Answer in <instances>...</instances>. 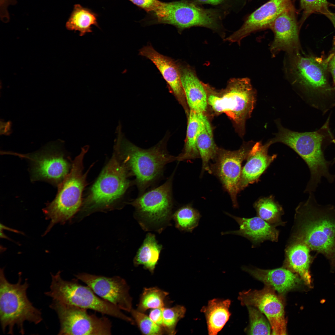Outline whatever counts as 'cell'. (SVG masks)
Returning a JSON list of instances; mask_svg holds the SVG:
<instances>
[{"label":"cell","instance_id":"cell-1","mask_svg":"<svg viewBox=\"0 0 335 335\" xmlns=\"http://www.w3.org/2000/svg\"><path fill=\"white\" fill-rule=\"evenodd\" d=\"M295 210L290 242H301L335 267V208L318 204L312 193Z\"/></svg>","mask_w":335,"mask_h":335},{"label":"cell","instance_id":"cell-2","mask_svg":"<svg viewBox=\"0 0 335 335\" xmlns=\"http://www.w3.org/2000/svg\"><path fill=\"white\" fill-rule=\"evenodd\" d=\"M329 117L319 130L311 132H298L286 128L278 120L276 121L278 132L270 140L284 144L293 150L307 164L310 172V178L306 192L315 191L322 177L330 182L334 176L329 172L330 162L325 159L323 153L327 142L332 143L334 139L329 127Z\"/></svg>","mask_w":335,"mask_h":335},{"label":"cell","instance_id":"cell-3","mask_svg":"<svg viewBox=\"0 0 335 335\" xmlns=\"http://www.w3.org/2000/svg\"><path fill=\"white\" fill-rule=\"evenodd\" d=\"M114 149L126 166L141 193H143L161 175L167 164L176 160L167 149L166 136L154 146L148 149L138 147L127 139L120 124L116 130Z\"/></svg>","mask_w":335,"mask_h":335},{"label":"cell","instance_id":"cell-4","mask_svg":"<svg viewBox=\"0 0 335 335\" xmlns=\"http://www.w3.org/2000/svg\"><path fill=\"white\" fill-rule=\"evenodd\" d=\"M330 58L303 56L299 52L291 57L290 72L304 91L302 98L324 113L335 106L333 90L328 81L327 71Z\"/></svg>","mask_w":335,"mask_h":335},{"label":"cell","instance_id":"cell-5","mask_svg":"<svg viewBox=\"0 0 335 335\" xmlns=\"http://www.w3.org/2000/svg\"><path fill=\"white\" fill-rule=\"evenodd\" d=\"M130 175L117 153L105 166L83 202L77 221L97 211H107L115 208L130 185Z\"/></svg>","mask_w":335,"mask_h":335},{"label":"cell","instance_id":"cell-6","mask_svg":"<svg viewBox=\"0 0 335 335\" xmlns=\"http://www.w3.org/2000/svg\"><path fill=\"white\" fill-rule=\"evenodd\" d=\"M203 83L207 93L208 107L214 114H226L243 136L246 122L250 117L256 101V92L250 80L232 78L226 87L221 90Z\"/></svg>","mask_w":335,"mask_h":335},{"label":"cell","instance_id":"cell-7","mask_svg":"<svg viewBox=\"0 0 335 335\" xmlns=\"http://www.w3.org/2000/svg\"><path fill=\"white\" fill-rule=\"evenodd\" d=\"M21 273L17 283L12 284L7 279L4 269L0 270V320L3 333L13 334L15 326L20 333L25 334L24 323L28 321L37 324L42 320L40 310L35 307L29 299L27 290V279L21 283Z\"/></svg>","mask_w":335,"mask_h":335},{"label":"cell","instance_id":"cell-8","mask_svg":"<svg viewBox=\"0 0 335 335\" xmlns=\"http://www.w3.org/2000/svg\"><path fill=\"white\" fill-rule=\"evenodd\" d=\"M88 150L87 146L82 148L73 162L69 172L58 185L56 198L43 209L46 218L51 221L44 235L54 225L69 221L80 210L83 203L82 193L87 185L88 172H83V162Z\"/></svg>","mask_w":335,"mask_h":335},{"label":"cell","instance_id":"cell-9","mask_svg":"<svg viewBox=\"0 0 335 335\" xmlns=\"http://www.w3.org/2000/svg\"><path fill=\"white\" fill-rule=\"evenodd\" d=\"M61 271L51 274L50 290L45 293L47 296L61 303L86 309H90L108 315L132 324L134 320L124 314L117 307L98 297L88 286L80 284L77 278L71 280L63 279Z\"/></svg>","mask_w":335,"mask_h":335},{"label":"cell","instance_id":"cell-10","mask_svg":"<svg viewBox=\"0 0 335 335\" xmlns=\"http://www.w3.org/2000/svg\"><path fill=\"white\" fill-rule=\"evenodd\" d=\"M174 174L162 185L142 194L129 203L134 207L136 217L144 230L161 231L172 217Z\"/></svg>","mask_w":335,"mask_h":335},{"label":"cell","instance_id":"cell-11","mask_svg":"<svg viewBox=\"0 0 335 335\" xmlns=\"http://www.w3.org/2000/svg\"><path fill=\"white\" fill-rule=\"evenodd\" d=\"M164 24L181 32L193 27L210 29L221 36L225 34L223 20L229 13L219 8H204L186 0L166 2Z\"/></svg>","mask_w":335,"mask_h":335},{"label":"cell","instance_id":"cell-12","mask_svg":"<svg viewBox=\"0 0 335 335\" xmlns=\"http://www.w3.org/2000/svg\"><path fill=\"white\" fill-rule=\"evenodd\" d=\"M57 314L59 335L111 334L112 323L105 317L89 314L87 309L52 300L49 306Z\"/></svg>","mask_w":335,"mask_h":335},{"label":"cell","instance_id":"cell-13","mask_svg":"<svg viewBox=\"0 0 335 335\" xmlns=\"http://www.w3.org/2000/svg\"><path fill=\"white\" fill-rule=\"evenodd\" d=\"M63 143L58 140L49 142L36 152L15 154L32 161V179L45 180L59 185L68 174L70 168L62 149Z\"/></svg>","mask_w":335,"mask_h":335},{"label":"cell","instance_id":"cell-14","mask_svg":"<svg viewBox=\"0 0 335 335\" xmlns=\"http://www.w3.org/2000/svg\"><path fill=\"white\" fill-rule=\"evenodd\" d=\"M270 286L266 285L260 290L243 291L238 299L241 305L254 306L266 316L273 335L286 334V322L284 306L281 296Z\"/></svg>","mask_w":335,"mask_h":335},{"label":"cell","instance_id":"cell-15","mask_svg":"<svg viewBox=\"0 0 335 335\" xmlns=\"http://www.w3.org/2000/svg\"><path fill=\"white\" fill-rule=\"evenodd\" d=\"M255 142L243 144L238 150L229 151L219 149L214 159L215 162L210 168L220 178L230 194L233 205L238 208L237 195L240 191L239 185L242 162L247 159Z\"/></svg>","mask_w":335,"mask_h":335},{"label":"cell","instance_id":"cell-16","mask_svg":"<svg viewBox=\"0 0 335 335\" xmlns=\"http://www.w3.org/2000/svg\"><path fill=\"white\" fill-rule=\"evenodd\" d=\"M75 276L101 298L121 310L131 311L132 299L129 293V286L124 279L118 276L108 277L85 273H79Z\"/></svg>","mask_w":335,"mask_h":335},{"label":"cell","instance_id":"cell-17","mask_svg":"<svg viewBox=\"0 0 335 335\" xmlns=\"http://www.w3.org/2000/svg\"><path fill=\"white\" fill-rule=\"evenodd\" d=\"M275 37L270 50L272 54L281 51L299 52V27L295 7L292 2L276 18L270 28Z\"/></svg>","mask_w":335,"mask_h":335},{"label":"cell","instance_id":"cell-18","mask_svg":"<svg viewBox=\"0 0 335 335\" xmlns=\"http://www.w3.org/2000/svg\"><path fill=\"white\" fill-rule=\"evenodd\" d=\"M292 2L291 0H269L249 15L241 27L225 40L240 44L251 33L270 29L277 16Z\"/></svg>","mask_w":335,"mask_h":335},{"label":"cell","instance_id":"cell-19","mask_svg":"<svg viewBox=\"0 0 335 335\" xmlns=\"http://www.w3.org/2000/svg\"><path fill=\"white\" fill-rule=\"evenodd\" d=\"M139 54L149 59L155 65L167 82L170 92L187 114L189 109L181 84L178 63L160 54L151 45L142 48L139 51Z\"/></svg>","mask_w":335,"mask_h":335},{"label":"cell","instance_id":"cell-20","mask_svg":"<svg viewBox=\"0 0 335 335\" xmlns=\"http://www.w3.org/2000/svg\"><path fill=\"white\" fill-rule=\"evenodd\" d=\"M238 224V230L222 232V235L233 234L243 236L250 240L253 247L258 245L265 241L277 242L279 231L276 226L271 224L258 217L245 218L236 217L225 212Z\"/></svg>","mask_w":335,"mask_h":335},{"label":"cell","instance_id":"cell-21","mask_svg":"<svg viewBox=\"0 0 335 335\" xmlns=\"http://www.w3.org/2000/svg\"><path fill=\"white\" fill-rule=\"evenodd\" d=\"M272 144L270 140L265 144L256 142L251 148L247 161L242 169L239 188L240 191L249 184L258 181L260 177L276 158L277 155L269 154L268 149Z\"/></svg>","mask_w":335,"mask_h":335},{"label":"cell","instance_id":"cell-22","mask_svg":"<svg viewBox=\"0 0 335 335\" xmlns=\"http://www.w3.org/2000/svg\"><path fill=\"white\" fill-rule=\"evenodd\" d=\"M243 270L256 279L270 287L280 294L297 288L302 283V279L297 274L282 267L270 270L243 266Z\"/></svg>","mask_w":335,"mask_h":335},{"label":"cell","instance_id":"cell-23","mask_svg":"<svg viewBox=\"0 0 335 335\" xmlns=\"http://www.w3.org/2000/svg\"><path fill=\"white\" fill-rule=\"evenodd\" d=\"M181 81L189 110L206 114L208 108L207 95L203 82L187 65L178 63Z\"/></svg>","mask_w":335,"mask_h":335},{"label":"cell","instance_id":"cell-24","mask_svg":"<svg viewBox=\"0 0 335 335\" xmlns=\"http://www.w3.org/2000/svg\"><path fill=\"white\" fill-rule=\"evenodd\" d=\"M305 244L301 242H290L285 250L283 267L297 274L307 286H311L310 267L315 256Z\"/></svg>","mask_w":335,"mask_h":335},{"label":"cell","instance_id":"cell-25","mask_svg":"<svg viewBox=\"0 0 335 335\" xmlns=\"http://www.w3.org/2000/svg\"><path fill=\"white\" fill-rule=\"evenodd\" d=\"M229 299H214L201 309L205 316L209 335H216L228 320L231 315Z\"/></svg>","mask_w":335,"mask_h":335},{"label":"cell","instance_id":"cell-26","mask_svg":"<svg viewBox=\"0 0 335 335\" xmlns=\"http://www.w3.org/2000/svg\"><path fill=\"white\" fill-rule=\"evenodd\" d=\"M204 114L190 109L187 115L188 122L186 138L183 151L176 157L179 161L194 159L200 157L197 147L198 136L202 127Z\"/></svg>","mask_w":335,"mask_h":335},{"label":"cell","instance_id":"cell-27","mask_svg":"<svg viewBox=\"0 0 335 335\" xmlns=\"http://www.w3.org/2000/svg\"><path fill=\"white\" fill-rule=\"evenodd\" d=\"M197 145L202 161V171L206 170L211 173L209 162L210 159H215L219 148L215 143L212 127L206 114L203 116L202 126L197 139Z\"/></svg>","mask_w":335,"mask_h":335},{"label":"cell","instance_id":"cell-28","mask_svg":"<svg viewBox=\"0 0 335 335\" xmlns=\"http://www.w3.org/2000/svg\"><path fill=\"white\" fill-rule=\"evenodd\" d=\"M162 249V246L158 243L155 235L148 233L134 257V266L142 265L144 268L153 273Z\"/></svg>","mask_w":335,"mask_h":335},{"label":"cell","instance_id":"cell-29","mask_svg":"<svg viewBox=\"0 0 335 335\" xmlns=\"http://www.w3.org/2000/svg\"><path fill=\"white\" fill-rule=\"evenodd\" d=\"M98 15L91 9L83 7L79 4L74 5L73 10L66 23L68 30L79 32L83 36L92 32V26L98 27Z\"/></svg>","mask_w":335,"mask_h":335},{"label":"cell","instance_id":"cell-30","mask_svg":"<svg viewBox=\"0 0 335 335\" xmlns=\"http://www.w3.org/2000/svg\"><path fill=\"white\" fill-rule=\"evenodd\" d=\"M253 206L257 216L268 223L276 226L285 225L281 219L284 213L283 208L273 196L259 198Z\"/></svg>","mask_w":335,"mask_h":335},{"label":"cell","instance_id":"cell-31","mask_svg":"<svg viewBox=\"0 0 335 335\" xmlns=\"http://www.w3.org/2000/svg\"><path fill=\"white\" fill-rule=\"evenodd\" d=\"M172 217L176 228L181 231L192 232L198 226L201 215L199 212L190 204L178 209Z\"/></svg>","mask_w":335,"mask_h":335},{"label":"cell","instance_id":"cell-32","mask_svg":"<svg viewBox=\"0 0 335 335\" xmlns=\"http://www.w3.org/2000/svg\"><path fill=\"white\" fill-rule=\"evenodd\" d=\"M168 293L157 287L145 288L137 310L144 313L148 309L164 307V300Z\"/></svg>","mask_w":335,"mask_h":335},{"label":"cell","instance_id":"cell-33","mask_svg":"<svg viewBox=\"0 0 335 335\" xmlns=\"http://www.w3.org/2000/svg\"><path fill=\"white\" fill-rule=\"evenodd\" d=\"M250 324L247 329L248 334L250 335H270L271 327L261 312L256 307L247 306Z\"/></svg>","mask_w":335,"mask_h":335},{"label":"cell","instance_id":"cell-34","mask_svg":"<svg viewBox=\"0 0 335 335\" xmlns=\"http://www.w3.org/2000/svg\"><path fill=\"white\" fill-rule=\"evenodd\" d=\"M186 311L185 307L181 305H177L172 308H163V328L164 332L169 335L175 334L177 324L184 317Z\"/></svg>","mask_w":335,"mask_h":335},{"label":"cell","instance_id":"cell-35","mask_svg":"<svg viewBox=\"0 0 335 335\" xmlns=\"http://www.w3.org/2000/svg\"><path fill=\"white\" fill-rule=\"evenodd\" d=\"M130 312L135 323L143 334L162 335L164 332L161 327L154 323L144 313L133 309Z\"/></svg>","mask_w":335,"mask_h":335},{"label":"cell","instance_id":"cell-36","mask_svg":"<svg viewBox=\"0 0 335 335\" xmlns=\"http://www.w3.org/2000/svg\"><path fill=\"white\" fill-rule=\"evenodd\" d=\"M201 6L208 4L224 10L229 13L238 12L243 7L245 0H186Z\"/></svg>","mask_w":335,"mask_h":335},{"label":"cell","instance_id":"cell-37","mask_svg":"<svg viewBox=\"0 0 335 335\" xmlns=\"http://www.w3.org/2000/svg\"><path fill=\"white\" fill-rule=\"evenodd\" d=\"M300 7L303 15L301 19L302 23L312 13H318L325 15L330 11L329 5L327 0H300Z\"/></svg>","mask_w":335,"mask_h":335},{"label":"cell","instance_id":"cell-38","mask_svg":"<svg viewBox=\"0 0 335 335\" xmlns=\"http://www.w3.org/2000/svg\"><path fill=\"white\" fill-rule=\"evenodd\" d=\"M139 7L151 14L155 13L161 5L159 0H128Z\"/></svg>","mask_w":335,"mask_h":335},{"label":"cell","instance_id":"cell-39","mask_svg":"<svg viewBox=\"0 0 335 335\" xmlns=\"http://www.w3.org/2000/svg\"><path fill=\"white\" fill-rule=\"evenodd\" d=\"M163 308L153 309L150 311L149 316L154 323L162 328L163 322Z\"/></svg>","mask_w":335,"mask_h":335},{"label":"cell","instance_id":"cell-40","mask_svg":"<svg viewBox=\"0 0 335 335\" xmlns=\"http://www.w3.org/2000/svg\"><path fill=\"white\" fill-rule=\"evenodd\" d=\"M329 55L330 58L328 64V69L332 76L335 89V39L334 40L332 51Z\"/></svg>","mask_w":335,"mask_h":335},{"label":"cell","instance_id":"cell-41","mask_svg":"<svg viewBox=\"0 0 335 335\" xmlns=\"http://www.w3.org/2000/svg\"><path fill=\"white\" fill-rule=\"evenodd\" d=\"M1 123V132H2V134H8L10 133L11 124L10 122H2Z\"/></svg>","mask_w":335,"mask_h":335},{"label":"cell","instance_id":"cell-42","mask_svg":"<svg viewBox=\"0 0 335 335\" xmlns=\"http://www.w3.org/2000/svg\"><path fill=\"white\" fill-rule=\"evenodd\" d=\"M325 16L328 17L331 21L335 29V15L330 11Z\"/></svg>","mask_w":335,"mask_h":335},{"label":"cell","instance_id":"cell-43","mask_svg":"<svg viewBox=\"0 0 335 335\" xmlns=\"http://www.w3.org/2000/svg\"><path fill=\"white\" fill-rule=\"evenodd\" d=\"M330 5L331 6H333V7H335V4H330ZM334 14L335 15V13H334Z\"/></svg>","mask_w":335,"mask_h":335},{"label":"cell","instance_id":"cell-44","mask_svg":"<svg viewBox=\"0 0 335 335\" xmlns=\"http://www.w3.org/2000/svg\"><path fill=\"white\" fill-rule=\"evenodd\" d=\"M332 143H334V144H335V139L333 140V142H332Z\"/></svg>","mask_w":335,"mask_h":335}]
</instances>
